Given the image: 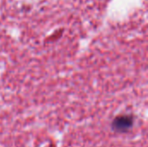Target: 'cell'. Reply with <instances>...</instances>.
Here are the masks:
<instances>
[{"label": "cell", "instance_id": "obj_1", "mask_svg": "<svg viewBox=\"0 0 148 147\" xmlns=\"http://www.w3.org/2000/svg\"><path fill=\"white\" fill-rule=\"evenodd\" d=\"M134 120L132 117L127 115H122L115 118L113 121V129L117 132H127L133 126Z\"/></svg>", "mask_w": 148, "mask_h": 147}]
</instances>
